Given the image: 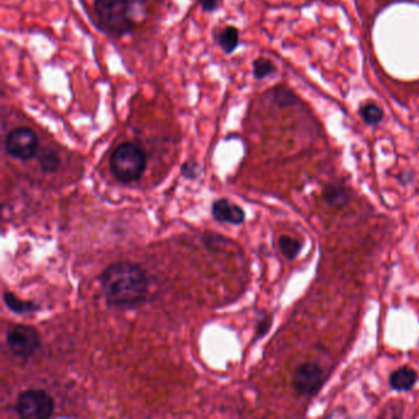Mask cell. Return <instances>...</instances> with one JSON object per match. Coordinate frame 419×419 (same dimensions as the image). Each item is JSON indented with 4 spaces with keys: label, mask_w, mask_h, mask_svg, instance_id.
<instances>
[{
    "label": "cell",
    "mask_w": 419,
    "mask_h": 419,
    "mask_svg": "<svg viewBox=\"0 0 419 419\" xmlns=\"http://www.w3.org/2000/svg\"><path fill=\"white\" fill-rule=\"evenodd\" d=\"M278 246H280V250L286 258H288L289 261L295 260L300 251L303 249V244L302 241L291 238L288 235H282L280 240H278Z\"/></svg>",
    "instance_id": "4fadbf2b"
},
{
    "label": "cell",
    "mask_w": 419,
    "mask_h": 419,
    "mask_svg": "<svg viewBox=\"0 0 419 419\" xmlns=\"http://www.w3.org/2000/svg\"><path fill=\"white\" fill-rule=\"evenodd\" d=\"M271 326H272V319L267 315H264L262 320L258 321V325L256 327L257 338L263 337L269 331Z\"/></svg>",
    "instance_id": "e0dca14e"
},
{
    "label": "cell",
    "mask_w": 419,
    "mask_h": 419,
    "mask_svg": "<svg viewBox=\"0 0 419 419\" xmlns=\"http://www.w3.org/2000/svg\"><path fill=\"white\" fill-rule=\"evenodd\" d=\"M325 373L317 363H304L295 369L291 378V386L300 396H315L325 384Z\"/></svg>",
    "instance_id": "8992f818"
},
{
    "label": "cell",
    "mask_w": 419,
    "mask_h": 419,
    "mask_svg": "<svg viewBox=\"0 0 419 419\" xmlns=\"http://www.w3.org/2000/svg\"><path fill=\"white\" fill-rule=\"evenodd\" d=\"M212 216L219 223L231 225H240L245 221L244 210L227 199H216L212 205Z\"/></svg>",
    "instance_id": "ba28073f"
},
{
    "label": "cell",
    "mask_w": 419,
    "mask_h": 419,
    "mask_svg": "<svg viewBox=\"0 0 419 419\" xmlns=\"http://www.w3.org/2000/svg\"><path fill=\"white\" fill-rule=\"evenodd\" d=\"M3 300L6 305V308L15 313V314L25 315L34 314L40 310V305L34 303V302H25L19 299L15 294H12L10 291L5 293L3 295Z\"/></svg>",
    "instance_id": "30bf717a"
},
{
    "label": "cell",
    "mask_w": 419,
    "mask_h": 419,
    "mask_svg": "<svg viewBox=\"0 0 419 419\" xmlns=\"http://www.w3.org/2000/svg\"><path fill=\"white\" fill-rule=\"evenodd\" d=\"M54 400L45 390L31 389L21 392L15 403L16 414L23 419H47L54 412Z\"/></svg>",
    "instance_id": "277c9868"
},
{
    "label": "cell",
    "mask_w": 419,
    "mask_h": 419,
    "mask_svg": "<svg viewBox=\"0 0 419 419\" xmlns=\"http://www.w3.org/2000/svg\"><path fill=\"white\" fill-rule=\"evenodd\" d=\"M40 165H41L42 171H45V172L57 171L60 165V157H59L58 152L51 150V149H46L45 152H42L41 157H40Z\"/></svg>",
    "instance_id": "9a60e30c"
},
{
    "label": "cell",
    "mask_w": 419,
    "mask_h": 419,
    "mask_svg": "<svg viewBox=\"0 0 419 419\" xmlns=\"http://www.w3.org/2000/svg\"><path fill=\"white\" fill-rule=\"evenodd\" d=\"M361 116L369 126H376L383 121L384 112L375 104H367L361 107Z\"/></svg>",
    "instance_id": "5bb4252c"
},
{
    "label": "cell",
    "mask_w": 419,
    "mask_h": 419,
    "mask_svg": "<svg viewBox=\"0 0 419 419\" xmlns=\"http://www.w3.org/2000/svg\"><path fill=\"white\" fill-rule=\"evenodd\" d=\"M38 149V139L32 129L27 127L12 129L5 139V150L10 157L27 161L35 157Z\"/></svg>",
    "instance_id": "52a82bcc"
},
{
    "label": "cell",
    "mask_w": 419,
    "mask_h": 419,
    "mask_svg": "<svg viewBox=\"0 0 419 419\" xmlns=\"http://www.w3.org/2000/svg\"><path fill=\"white\" fill-rule=\"evenodd\" d=\"M99 280L106 303L112 308L134 309L148 302L150 283L137 263H112L100 274Z\"/></svg>",
    "instance_id": "6da1fadb"
},
{
    "label": "cell",
    "mask_w": 419,
    "mask_h": 419,
    "mask_svg": "<svg viewBox=\"0 0 419 419\" xmlns=\"http://www.w3.org/2000/svg\"><path fill=\"white\" fill-rule=\"evenodd\" d=\"M216 40L221 49L230 54L239 46V31L234 26H227L216 35Z\"/></svg>",
    "instance_id": "8fae6325"
},
{
    "label": "cell",
    "mask_w": 419,
    "mask_h": 419,
    "mask_svg": "<svg viewBox=\"0 0 419 419\" xmlns=\"http://www.w3.org/2000/svg\"><path fill=\"white\" fill-rule=\"evenodd\" d=\"M201 6H202L203 12H216V9L219 8V0H201Z\"/></svg>",
    "instance_id": "ac0fdd59"
},
{
    "label": "cell",
    "mask_w": 419,
    "mask_h": 419,
    "mask_svg": "<svg viewBox=\"0 0 419 419\" xmlns=\"http://www.w3.org/2000/svg\"><path fill=\"white\" fill-rule=\"evenodd\" d=\"M275 71L273 63L266 58H257L253 62V76L256 79H264L267 76H272Z\"/></svg>",
    "instance_id": "2e32d148"
},
{
    "label": "cell",
    "mask_w": 419,
    "mask_h": 419,
    "mask_svg": "<svg viewBox=\"0 0 419 419\" xmlns=\"http://www.w3.org/2000/svg\"><path fill=\"white\" fill-rule=\"evenodd\" d=\"M324 199L332 207L342 208L348 204L350 196H348L347 190H344L343 187L339 186V185H330L324 191Z\"/></svg>",
    "instance_id": "7c38bea8"
},
{
    "label": "cell",
    "mask_w": 419,
    "mask_h": 419,
    "mask_svg": "<svg viewBox=\"0 0 419 419\" xmlns=\"http://www.w3.org/2000/svg\"><path fill=\"white\" fill-rule=\"evenodd\" d=\"M95 12L101 27L111 35H127L133 27L128 0H96Z\"/></svg>",
    "instance_id": "3957f363"
},
{
    "label": "cell",
    "mask_w": 419,
    "mask_h": 419,
    "mask_svg": "<svg viewBox=\"0 0 419 419\" xmlns=\"http://www.w3.org/2000/svg\"><path fill=\"white\" fill-rule=\"evenodd\" d=\"M417 381H418V374L411 367H398L389 376L391 389L397 392H407L412 390Z\"/></svg>",
    "instance_id": "9c48e42d"
},
{
    "label": "cell",
    "mask_w": 419,
    "mask_h": 419,
    "mask_svg": "<svg viewBox=\"0 0 419 419\" xmlns=\"http://www.w3.org/2000/svg\"><path fill=\"white\" fill-rule=\"evenodd\" d=\"M6 346L12 354L29 359L41 348V336L35 327L14 325L6 332Z\"/></svg>",
    "instance_id": "5b68a950"
},
{
    "label": "cell",
    "mask_w": 419,
    "mask_h": 419,
    "mask_svg": "<svg viewBox=\"0 0 419 419\" xmlns=\"http://www.w3.org/2000/svg\"><path fill=\"white\" fill-rule=\"evenodd\" d=\"M146 168V152L134 143H122L111 154V172L123 183L139 180Z\"/></svg>",
    "instance_id": "7a4b0ae2"
}]
</instances>
